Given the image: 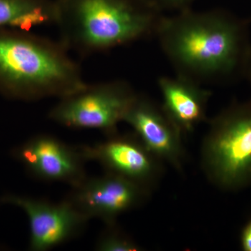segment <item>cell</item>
<instances>
[{
	"mask_svg": "<svg viewBox=\"0 0 251 251\" xmlns=\"http://www.w3.org/2000/svg\"><path fill=\"white\" fill-rule=\"evenodd\" d=\"M249 23L223 9L162 16L156 33L176 73L198 83L228 84L244 77L251 50Z\"/></svg>",
	"mask_w": 251,
	"mask_h": 251,
	"instance_id": "obj_1",
	"label": "cell"
},
{
	"mask_svg": "<svg viewBox=\"0 0 251 251\" xmlns=\"http://www.w3.org/2000/svg\"><path fill=\"white\" fill-rule=\"evenodd\" d=\"M87 85L60 41L0 28V93L26 100L60 99Z\"/></svg>",
	"mask_w": 251,
	"mask_h": 251,
	"instance_id": "obj_2",
	"label": "cell"
},
{
	"mask_svg": "<svg viewBox=\"0 0 251 251\" xmlns=\"http://www.w3.org/2000/svg\"><path fill=\"white\" fill-rule=\"evenodd\" d=\"M55 5L60 42L83 56L155 34L162 17L145 0H56Z\"/></svg>",
	"mask_w": 251,
	"mask_h": 251,
	"instance_id": "obj_3",
	"label": "cell"
},
{
	"mask_svg": "<svg viewBox=\"0 0 251 251\" xmlns=\"http://www.w3.org/2000/svg\"><path fill=\"white\" fill-rule=\"evenodd\" d=\"M206 179L226 191L251 185V99L229 105L211 120L201 149Z\"/></svg>",
	"mask_w": 251,
	"mask_h": 251,
	"instance_id": "obj_4",
	"label": "cell"
},
{
	"mask_svg": "<svg viewBox=\"0 0 251 251\" xmlns=\"http://www.w3.org/2000/svg\"><path fill=\"white\" fill-rule=\"evenodd\" d=\"M137 96L128 82L112 80L88 85L59 99L49 118L67 128H94L106 135L117 132L126 112Z\"/></svg>",
	"mask_w": 251,
	"mask_h": 251,
	"instance_id": "obj_5",
	"label": "cell"
},
{
	"mask_svg": "<svg viewBox=\"0 0 251 251\" xmlns=\"http://www.w3.org/2000/svg\"><path fill=\"white\" fill-rule=\"evenodd\" d=\"M85 161L99 163L112 173L152 191L164 175L163 161L144 145L135 133L107 135L93 145L77 147Z\"/></svg>",
	"mask_w": 251,
	"mask_h": 251,
	"instance_id": "obj_6",
	"label": "cell"
},
{
	"mask_svg": "<svg viewBox=\"0 0 251 251\" xmlns=\"http://www.w3.org/2000/svg\"><path fill=\"white\" fill-rule=\"evenodd\" d=\"M66 199L89 219L97 218L106 226L117 224L119 216L147 202L152 191L112 173L88 177L72 188Z\"/></svg>",
	"mask_w": 251,
	"mask_h": 251,
	"instance_id": "obj_7",
	"label": "cell"
},
{
	"mask_svg": "<svg viewBox=\"0 0 251 251\" xmlns=\"http://www.w3.org/2000/svg\"><path fill=\"white\" fill-rule=\"evenodd\" d=\"M0 204L17 206L26 213L29 221V249L51 250L80 236L89 219L64 199L59 203L23 196L0 197Z\"/></svg>",
	"mask_w": 251,
	"mask_h": 251,
	"instance_id": "obj_8",
	"label": "cell"
},
{
	"mask_svg": "<svg viewBox=\"0 0 251 251\" xmlns=\"http://www.w3.org/2000/svg\"><path fill=\"white\" fill-rule=\"evenodd\" d=\"M15 155L34 177L41 181L75 188L87 177L85 161L78 149L52 135L33 137L18 148Z\"/></svg>",
	"mask_w": 251,
	"mask_h": 251,
	"instance_id": "obj_9",
	"label": "cell"
},
{
	"mask_svg": "<svg viewBox=\"0 0 251 251\" xmlns=\"http://www.w3.org/2000/svg\"><path fill=\"white\" fill-rule=\"evenodd\" d=\"M123 122L133 128L135 134L155 156L176 171H183L186 156L181 141L183 135L162 106H158L148 97L137 94Z\"/></svg>",
	"mask_w": 251,
	"mask_h": 251,
	"instance_id": "obj_10",
	"label": "cell"
},
{
	"mask_svg": "<svg viewBox=\"0 0 251 251\" xmlns=\"http://www.w3.org/2000/svg\"><path fill=\"white\" fill-rule=\"evenodd\" d=\"M158 85L163 97L162 108L181 134L191 133L206 120L210 91L179 75L161 76Z\"/></svg>",
	"mask_w": 251,
	"mask_h": 251,
	"instance_id": "obj_11",
	"label": "cell"
},
{
	"mask_svg": "<svg viewBox=\"0 0 251 251\" xmlns=\"http://www.w3.org/2000/svg\"><path fill=\"white\" fill-rule=\"evenodd\" d=\"M56 16L55 1L0 0V28L29 31L55 24Z\"/></svg>",
	"mask_w": 251,
	"mask_h": 251,
	"instance_id": "obj_12",
	"label": "cell"
},
{
	"mask_svg": "<svg viewBox=\"0 0 251 251\" xmlns=\"http://www.w3.org/2000/svg\"><path fill=\"white\" fill-rule=\"evenodd\" d=\"M96 251H139L142 248L122 229L117 224L106 226L96 242Z\"/></svg>",
	"mask_w": 251,
	"mask_h": 251,
	"instance_id": "obj_13",
	"label": "cell"
},
{
	"mask_svg": "<svg viewBox=\"0 0 251 251\" xmlns=\"http://www.w3.org/2000/svg\"><path fill=\"white\" fill-rule=\"evenodd\" d=\"M158 11H175L176 12L190 9L196 0H145Z\"/></svg>",
	"mask_w": 251,
	"mask_h": 251,
	"instance_id": "obj_14",
	"label": "cell"
},
{
	"mask_svg": "<svg viewBox=\"0 0 251 251\" xmlns=\"http://www.w3.org/2000/svg\"><path fill=\"white\" fill-rule=\"evenodd\" d=\"M241 246L243 250L251 251V220L246 224L241 234Z\"/></svg>",
	"mask_w": 251,
	"mask_h": 251,
	"instance_id": "obj_15",
	"label": "cell"
},
{
	"mask_svg": "<svg viewBox=\"0 0 251 251\" xmlns=\"http://www.w3.org/2000/svg\"><path fill=\"white\" fill-rule=\"evenodd\" d=\"M244 77L250 82L251 85V50L249 54V59H248L247 67H246L245 73H244Z\"/></svg>",
	"mask_w": 251,
	"mask_h": 251,
	"instance_id": "obj_16",
	"label": "cell"
}]
</instances>
